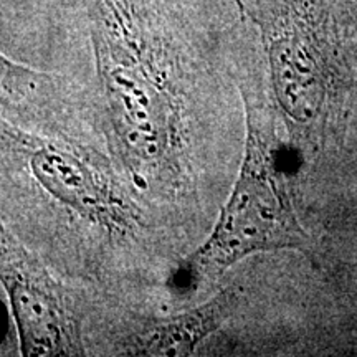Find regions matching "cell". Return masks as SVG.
I'll return each mask as SVG.
<instances>
[{
    "label": "cell",
    "instance_id": "1",
    "mask_svg": "<svg viewBox=\"0 0 357 357\" xmlns=\"http://www.w3.org/2000/svg\"><path fill=\"white\" fill-rule=\"evenodd\" d=\"M91 40L111 149L137 195L185 182L187 55L162 0H91Z\"/></svg>",
    "mask_w": 357,
    "mask_h": 357
},
{
    "label": "cell",
    "instance_id": "2",
    "mask_svg": "<svg viewBox=\"0 0 357 357\" xmlns=\"http://www.w3.org/2000/svg\"><path fill=\"white\" fill-rule=\"evenodd\" d=\"M0 160L20 166L55 202L111 236H131L144 227L132 192L86 149L0 118Z\"/></svg>",
    "mask_w": 357,
    "mask_h": 357
},
{
    "label": "cell",
    "instance_id": "3",
    "mask_svg": "<svg viewBox=\"0 0 357 357\" xmlns=\"http://www.w3.org/2000/svg\"><path fill=\"white\" fill-rule=\"evenodd\" d=\"M0 283L10 301L22 354L84 356L78 301L0 223Z\"/></svg>",
    "mask_w": 357,
    "mask_h": 357
},
{
    "label": "cell",
    "instance_id": "4",
    "mask_svg": "<svg viewBox=\"0 0 357 357\" xmlns=\"http://www.w3.org/2000/svg\"><path fill=\"white\" fill-rule=\"evenodd\" d=\"M236 301L234 289L218 293L211 301L167 318H154L137 326L121 342L123 356H190L204 339L220 328Z\"/></svg>",
    "mask_w": 357,
    "mask_h": 357
},
{
    "label": "cell",
    "instance_id": "5",
    "mask_svg": "<svg viewBox=\"0 0 357 357\" xmlns=\"http://www.w3.org/2000/svg\"><path fill=\"white\" fill-rule=\"evenodd\" d=\"M53 86V77L0 53V111L15 118L33 113L35 102Z\"/></svg>",
    "mask_w": 357,
    "mask_h": 357
},
{
    "label": "cell",
    "instance_id": "6",
    "mask_svg": "<svg viewBox=\"0 0 357 357\" xmlns=\"http://www.w3.org/2000/svg\"><path fill=\"white\" fill-rule=\"evenodd\" d=\"M235 2V6H236V8H238V10H242V6H243V0H234Z\"/></svg>",
    "mask_w": 357,
    "mask_h": 357
}]
</instances>
